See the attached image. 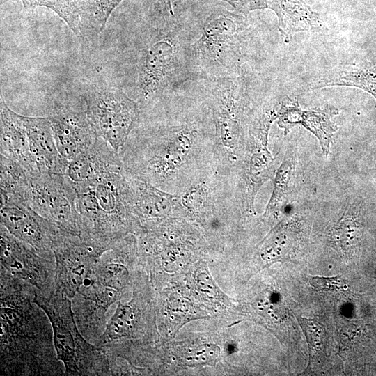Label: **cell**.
I'll list each match as a JSON object with an SVG mask.
<instances>
[{
    "label": "cell",
    "instance_id": "5",
    "mask_svg": "<svg viewBox=\"0 0 376 376\" xmlns=\"http://www.w3.org/2000/svg\"><path fill=\"white\" fill-rule=\"evenodd\" d=\"M34 301L50 320L54 347L64 366L65 376L111 375L107 352L87 340L79 331L70 298L56 292L45 297L36 290Z\"/></svg>",
    "mask_w": 376,
    "mask_h": 376
},
{
    "label": "cell",
    "instance_id": "13",
    "mask_svg": "<svg viewBox=\"0 0 376 376\" xmlns=\"http://www.w3.org/2000/svg\"><path fill=\"white\" fill-rule=\"evenodd\" d=\"M1 225L12 235L31 246L42 256L54 260L52 233L54 221L37 213L22 198L1 191Z\"/></svg>",
    "mask_w": 376,
    "mask_h": 376
},
{
    "label": "cell",
    "instance_id": "24",
    "mask_svg": "<svg viewBox=\"0 0 376 376\" xmlns=\"http://www.w3.org/2000/svg\"><path fill=\"white\" fill-rule=\"evenodd\" d=\"M268 8L276 15L278 29L285 42L297 32L323 28L319 14L304 0H269Z\"/></svg>",
    "mask_w": 376,
    "mask_h": 376
},
{
    "label": "cell",
    "instance_id": "28",
    "mask_svg": "<svg viewBox=\"0 0 376 376\" xmlns=\"http://www.w3.org/2000/svg\"><path fill=\"white\" fill-rule=\"evenodd\" d=\"M8 0H1V4ZM24 9L45 7L58 15L77 37L84 36L77 0H21Z\"/></svg>",
    "mask_w": 376,
    "mask_h": 376
},
{
    "label": "cell",
    "instance_id": "22",
    "mask_svg": "<svg viewBox=\"0 0 376 376\" xmlns=\"http://www.w3.org/2000/svg\"><path fill=\"white\" fill-rule=\"evenodd\" d=\"M1 155L30 171H38L32 159L26 132L20 114L12 110L3 97L0 98Z\"/></svg>",
    "mask_w": 376,
    "mask_h": 376
},
{
    "label": "cell",
    "instance_id": "29",
    "mask_svg": "<svg viewBox=\"0 0 376 376\" xmlns=\"http://www.w3.org/2000/svg\"><path fill=\"white\" fill-rule=\"evenodd\" d=\"M332 86H354L363 90L367 87L376 86V65L354 70H340L330 73L319 79L310 88Z\"/></svg>",
    "mask_w": 376,
    "mask_h": 376
},
{
    "label": "cell",
    "instance_id": "19",
    "mask_svg": "<svg viewBox=\"0 0 376 376\" xmlns=\"http://www.w3.org/2000/svg\"><path fill=\"white\" fill-rule=\"evenodd\" d=\"M139 256L137 239L129 233L118 240L100 256L93 279L102 285L119 291L123 295L132 282L129 266Z\"/></svg>",
    "mask_w": 376,
    "mask_h": 376
},
{
    "label": "cell",
    "instance_id": "27",
    "mask_svg": "<svg viewBox=\"0 0 376 376\" xmlns=\"http://www.w3.org/2000/svg\"><path fill=\"white\" fill-rule=\"evenodd\" d=\"M123 0H77L82 31L102 33L112 12Z\"/></svg>",
    "mask_w": 376,
    "mask_h": 376
},
{
    "label": "cell",
    "instance_id": "14",
    "mask_svg": "<svg viewBox=\"0 0 376 376\" xmlns=\"http://www.w3.org/2000/svg\"><path fill=\"white\" fill-rule=\"evenodd\" d=\"M58 150L70 160L88 150L99 137L81 104L55 100L48 113Z\"/></svg>",
    "mask_w": 376,
    "mask_h": 376
},
{
    "label": "cell",
    "instance_id": "4",
    "mask_svg": "<svg viewBox=\"0 0 376 376\" xmlns=\"http://www.w3.org/2000/svg\"><path fill=\"white\" fill-rule=\"evenodd\" d=\"M171 17L163 21V26L140 54L136 102L141 112L147 111L165 90L182 79L190 67L193 68L191 45H187L181 29L170 23Z\"/></svg>",
    "mask_w": 376,
    "mask_h": 376
},
{
    "label": "cell",
    "instance_id": "10",
    "mask_svg": "<svg viewBox=\"0 0 376 376\" xmlns=\"http://www.w3.org/2000/svg\"><path fill=\"white\" fill-rule=\"evenodd\" d=\"M52 247L56 265L54 292L71 299L93 278L97 262L104 251L56 222L52 230Z\"/></svg>",
    "mask_w": 376,
    "mask_h": 376
},
{
    "label": "cell",
    "instance_id": "7",
    "mask_svg": "<svg viewBox=\"0 0 376 376\" xmlns=\"http://www.w3.org/2000/svg\"><path fill=\"white\" fill-rule=\"evenodd\" d=\"M246 17L236 10L212 7L205 18L200 38L191 47L194 70L219 79L228 77L239 59Z\"/></svg>",
    "mask_w": 376,
    "mask_h": 376
},
{
    "label": "cell",
    "instance_id": "1",
    "mask_svg": "<svg viewBox=\"0 0 376 376\" xmlns=\"http://www.w3.org/2000/svg\"><path fill=\"white\" fill-rule=\"evenodd\" d=\"M118 155L130 175L181 194L217 171L214 126L207 105L167 122L135 126Z\"/></svg>",
    "mask_w": 376,
    "mask_h": 376
},
{
    "label": "cell",
    "instance_id": "20",
    "mask_svg": "<svg viewBox=\"0 0 376 376\" xmlns=\"http://www.w3.org/2000/svg\"><path fill=\"white\" fill-rule=\"evenodd\" d=\"M26 132L32 159L38 171L63 174L68 160L60 154L49 118L20 114Z\"/></svg>",
    "mask_w": 376,
    "mask_h": 376
},
{
    "label": "cell",
    "instance_id": "32",
    "mask_svg": "<svg viewBox=\"0 0 376 376\" xmlns=\"http://www.w3.org/2000/svg\"><path fill=\"white\" fill-rule=\"evenodd\" d=\"M150 13L155 20L173 17L175 14L172 0H150Z\"/></svg>",
    "mask_w": 376,
    "mask_h": 376
},
{
    "label": "cell",
    "instance_id": "35",
    "mask_svg": "<svg viewBox=\"0 0 376 376\" xmlns=\"http://www.w3.org/2000/svg\"><path fill=\"white\" fill-rule=\"evenodd\" d=\"M364 91L370 93L376 100V86L367 87L364 89Z\"/></svg>",
    "mask_w": 376,
    "mask_h": 376
},
{
    "label": "cell",
    "instance_id": "2",
    "mask_svg": "<svg viewBox=\"0 0 376 376\" xmlns=\"http://www.w3.org/2000/svg\"><path fill=\"white\" fill-rule=\"evenodd\" d=\"M36 289L0 268V375L63 376L50 320Z\"/></svg>",
    "mask_w": 376,
    "mask_h": 376
},
{
    "label": "cell",
    "instance_id": "8",
    "mask_svg": "<svg viewBox=\"0 0 376 376\" xmlns=\"http://www.w3.org/2000/svg\"><path fill=\"white\" fill-rule=\"evenodd\" d=\"M276 112L265 109L251 119L243 157L236 175V191L246 215H253L255 200L261 187L274 178L278 166L268 148V136Z\"/></svg>",
    "mask_w": 376,
    "mask_h": 376
},
{
    "label": "cell",
    "instance_id": "11",
    "mask_svg": "<svg viewBox=\"0 0 376 376\" xmlns=\"http://www.w3.org/2000/svg\"><path fill=\"white\" fill-rule=\"evenodd\" d=\"M15 196L22 198L44 218L79 235L76 194L63 174L29 171Z\"/></svg>",
    "mask_w": 376,
    "mask_h": 376
},
{
    "label": "cell",
    "instance_id": "3",
    "mask_svg": "<svg viewBox=\"0 0 376 376\" xmlns=\"http://www.w3.org/2000/svg\"><path fill=\"white\" fill-rule=\"evenodd\" d=\"M124 168L75 191L79 235L105 251L137 226L123 194Z\"/></svg>",
    "mask_w": 376,
    "mask_h": 376
},
{
    "label": "cell",
    "instance_id": "16",
    "mask_svg": "<svg viewBox=\"0 0 376 376\" xmlns=\"http://www.w3.org/2000/svg\"><path fill=\"white\" fill-rule=\"evenodd\" d=\"M122 297L119 291L101 285L93 278L76 292L71 299L72 309L77 325L87 340L95 343L106 327L109 307Z\"/></svg>",
    "mask_w": 376,
    "mask_h": 376
},
{
    "label": "cell",
    "instance_id": "33",
    "mask_svg": "<svg viewBox=\"0 0 376 376\" xmlns=\"http://www.w3.org/2000/svg\"><path fill=\"white\" fill-rule=\"evenodd\" d=\"M310 283L313 287L323 290H343L345 285L344 280L339 276L331 278L315 276L310 279Z\"/></svg>",
    "mask_w": 376,
    "mask_h": 376
},
{
    "label": "cell",
    "instance_id": "21",
    "mask_svg": "<svg viewBox=\"0 0 376 376\" xmlns=\"http://www.w3.org/2000/svg\"><path fill=\"white\" fill-rule=\"evenodd\" d=\"M143 298L135 294L128 303L119 301L113 315L95 345L102 347L125 340L145 336L148 331L147 314Z\"/></svg>",
    "mask_w": 376,
    "mask_h": 376
},
{
    "label": "cell",
    "instance_id": "12",
    "mask_svg": "<svg viewBox=\"0 0 376 376\" xmlns=\"http://www.w3.org/2000/svg\"><path fill=\"white\" fill-rule=\"evenodd\" d=\"M1 267L33 286L45 297L55 291V261L40 255L31 246L0 228Z\"/></svg>",
    "mask_w": 376,
    "mask_h": 376
},
{
    "label": "cell",
    "instance_id": "6",
    "mask_svg": "<svg viewBox=\"0 0 376 376\" xmlns=\"http://www.w3.org/2000/svg\"><path fill=\"white\" fill-rule=\"evenodd\" d=\"M207 101L214 126L217 173L236 178L243 157L250 121L247 106L238 85L219 78Z\"/></svg>",
    "mask_w": 376,
    "mask_h": 376
},
{
    "label": "cell",
    "instance_id": "30",
    "mask_svg": "<svg viewBox=\"0 0 376 376\" xmlns=\"http://www.w3.org/2000/svg\"><path fill=\"white\" fill-rule=\"evenodd\" d=\"M220 359V348L212 344H204L193 349L185 357V363L190 367L214 366Z\"/></svg>",
    "mask_w": 376,
    "mask_h": 376
},
{
    "label": "cell",
    "instance_id": "26",
    "mask_svg": "<svg viewBox=\"0 0 376 376\" xmlns=\"http://www.w3.org/2000/svg\"><path fill=\"white\" fill-rule=\"evenodd\" d=\"M363 203L361 200H355L346 204L335 227L333 237L344 250L351 249L359 240L362 226L359 217L363 213Z\"/></svg>",
    "mask_w": 376,
    "mask_h": 376
},
{
    "label": "cell",
    "instance_id": "15",
    "mask_svg": "<svg viewBox=\"0 0 376 376\" xmlns=\"http://www.w3.org/2000/svg\"><path fill=\"white\" fill-rule=\"evenodd\" d=\"M122 189L127 207L137 226L135 235L176 217L175 195L130 175L125 169Z\"/></svg>",
    "mask_w": 376,
    "mask_h": 376
},
{
    "label": "cell",
    "instance_id": "23",
    "mask_svg": "<svg viewBox=\"0 0 376 376\" xmlns=\"http://www.w3.org/2000/svg\"><path fill=\"white\" fill-rule=\"evenodd\" d=\"M304 219L299 214L283 218L260 244V255L267 261L290 257L299 249L303 240Z\"/></svg>",
    "mask_w": 376,
    "mask_h": 376
},
{
    "label": "cell",
    "instance_id": "17",
    "mask_svg": "<svg viewBox=\"0 0 376 376\" xmlns=\"http://www.w3.org/2000/svg\"><path fill=\"white\" fill-rule=\"evenodd\" d=\"M338 113V109L329 104L313 110H303L297 100L287 97L282 100L276 112V119L285 135L295 125L305 127L318 139L322 152L328 157L334 142V134L338 129L331 118Z\"/></svg>",
    "mask_w": 376,
    "mask_h": 376
},
{
    "label": "cell",
    "instance_id": "25",
    "mask_svg": "<svg viewBox=\"0 0 376 376\" xmlns=\"http://www.w3.org/2000/svg\"><path fill=\"white\" fill-rule=\"evenodd\" d=\"M294 171V162L287 155L274 175V188L263 214L264 218L276 219L282 212L288 202Z\"/></svg>",
    "mask_w": 376,
    "mask_h": 376
},
{
    "label": "cell",
    "instance_id": "9",
    "mask_svg": "<svg viewBox=\"0 0 376 376\" xmlns=\"http://www.w3.org/2000/svg\"><path fill=\"white\" fill-rule=\"evenodd\" d=\"M88 118L99 137L118 153L137 124V102L119 88L93 84L82 95Z\"/></svg>",
    "mask_w": 376,
    "mask_h": 376
},
{
    "label": "cell",
    "instance_id": "31",
    "mask_svg": "<svg viewBox=\"0 0 376 376\" xmlns=\"http://www.w3.org/2000/svg\"><path fill=\"white\" fill-rule=\"evenodd\" d=\"M189 0H172L173 3L180 5ZM194 1V0H193ZM230 4L237 12L246 16L250 12L268 8L269 0H220Z\"/></svg>",
    "mask_w": 376,
    "mask_h": 376
},
{
    "label": "cell",
    "instance_id": "18",
    "mask_svg": "<svg viewBox=\"0 0 376 376\" xmlns=\"http://www.w3.org/2000/svg\"><path fill=\"white\" fill-rule=\"evenodd\" d=\"M123 169L118 153L102 138L98 137L88 150L68 160L63 175L75 191Z\"/></svg>",
    "mask_w": 376,
    "mask_h": 376
},
{
    "label": "cell",
    "instance_id": "34",
    "mask_svg": "<svg viewBox=\"0 0 376 376\" xmlns=\"http://www.w3.org/2000/svg\"><path fill=\"white\" fill-rule=\"evenodd\" d=\"M195 281L201 290L212 296L216 295L215 285L210 275L206 270L197 272L195 275Z\"/></svg>",
    "mask_w": 376,
    "mask_h": 376
}]
</instances>
